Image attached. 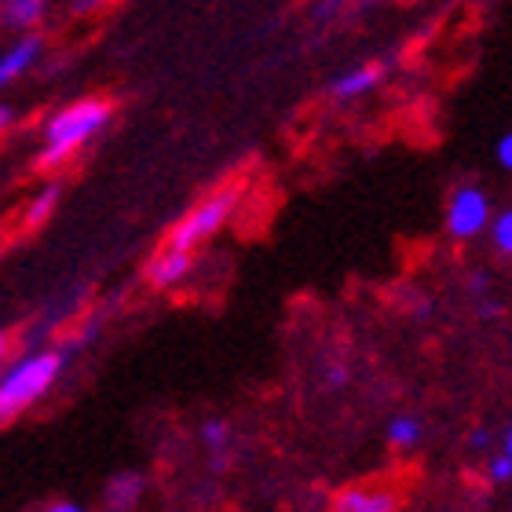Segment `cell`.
Masks as SVG:
<instances>
[{
  "label": "cell",
  "mask_w": 512,
  "mask_h": 512,
  "mask_svg": "<svg viewBox=\"0 0 512 512\" xmlns=\"http://www.w3.org/2000/svg\"><path fill=\"white\" fill-rule=\"evenodd\" d=\"M110 118H114V107L99 96L77 99L70 107L55 110L52 118L44 121V147L37 154V169L52 172L59 165H66L88 139L99 136L110 125Z\"/></svg>",
  "instance_id": "6da1fadb"
},
{
  "label": "cell",
  "mask_w": 512,
  "mask_h": 512,
  "mask_svg": "<svg viewBox=\"0 0 512 512\" xmlns=\"http://www.w3.org/2000/svg\"><path fill=\"white\" fill-rule=\"evenodd\" d=\"M487 480L491 483H509L512 480V458L505 454V450L487 461Z\"/></svg>",
  "instance_id": "5bb4252c"
},
{
  "label": "cell",
  "mask_w": 512,
  "mask_h": 512,
  "mask_svg": "<svg viewBox=\"0 0 512 512\" xmlns=\"http://www.w3.org/2000/svg\"><path fill=\"white\" fill-rule=\"evenodd\" d=\"M330 512H399V494L388 483H348L330 498Z\"/></svg>",
  "instance_id": "5b68a950"
},
{
  "label": "cell",
  "mask_w": 512,
  "mask_h": 512,
  "mask_svg": "<svg viewBox=\"0 0 512 512\" xmlns=\"http://www.w3.org/2000/svg\"><path fill=\"white\" fill-rule=\"evenodd\" d=\"M48 0H0V22L11 33H30L44 19Z\"/></svg>",
  "instance_id": "ba28073f"
},
{
  "label": "cell",
  "mask_w": 512,
  "mask_h": 512,
  "mask_svg": "<svg viewBox=\"0 0 512 512\" xmlns=\"http://www.w3.org/2000/svg\"><path fill=\"white\" fill-rule=\"evenodd\" d=\"M63 370V352H33L4 370L0 377V421L8 425L22 410H30Z\"/></svg>",
  "instance_id": "7a4b0ae2"
},
{
  "label": "cell",
  "mask_w": 512,
  "mask_h": 512,
  "mask_svg": "<svg viewBox=\"0 0 512 512\" xmlns=\"http://www.w3.org/2000/svg\"><path fill=\"white\" fill-rule=\"evenodd\" d=\"M55 198H59V187H44L37 194V202L30 205V213H26V227H41L48 220V213L55 209Z\"/></svg>",
  "instance_id": "4fadbf2b"
},
{
  "label": "cell",
  "mask_w": 512,
  "mask_h": 512,
  "mask_svg": "<svg viewBox=\"0 0 512 512\" xmlns=\"http://www.w3.org/2000/svg\"><path fill=\"white\" fill-rule=\"evenodd\" d=\"M491 198L483 187H458V191L447 198V235L458 238V242H469L480 231H491Z\"/></svg>",
  "instance_id": "277c9868"
},
{
  "label": "cell",
  "mask_w": 512,
  "mask_h": 512,
  "mask_svg": "<svg viewBox=\"0 0 512 512\" xmlns=\"http://www.w3.org/2000/svg\"><path fill=\"white\" fill-rule=\"evenodd\" d=\"M96 4H99V0H74V11H81V15H85V11H92Z\"/></svg>",
  "instance_id": "d6986e66"
},
{
  "label": "cell",
  "mask_w": 512,
  "mask_h": 512,
  "mask_svg": "<svg viewBox=\"0 0 512 512\" xmlns=\"http://www.w3.org/2000/svg\"><path fill=\"white\" fill-rule=\"evenodd\" d=\"M44 512H85L77 502H52Z\"/></svg>",
  "instance_id": "e0dca14e"
},
{
  "label": "cell",
  "mask_w": 512,
  "mask_h": 512,
  "mask_svg": "<svg viewBox=\"0 0 512 512\" xmlns=\"http://www.w3.org/2000/svg\"><path fill=\"white\" fill-rule=\"evenodd\" d=\"M44 52V37L41 33H22L19 41L11 44L8 52L0 55V85H11V81H19L26 70H30Z\"/></svg>",
  "instance_id": "52a82bcc"
},
{
  "label": "cell",
  "mask_w": 512,
  "mask_h": 512,
  "mask_svg": "<svg viewBox=\"0 0 512 512\" xmlns=\"http://www.w3.org/2000/svg\"><path fill=\"white\" fill-rule=\"evenodd\" d=\"M202 439H205V447L213 450H224L227 447V425L224 421H205V428H202Z\"/></svg>",
  "instance_id": "9a60e30c"
},
{
  "label": "cell",
  "mask_w": 512,
  "mask_h": 512,
  "mask_svg": "<svg viewBox=\"0 0 512 512\" xmlns=\"http://www.w3.org/2000/svg\"><path fill=\"white\" fill-rule=\"evenodd\" d=\"M238 205V187H224V191H213L209 198H202V202L194 205L191 213L183 216L180 224L169 231V242L172 246H183V249H194L198 242H205V238H213L220 227L231 220V213H235Z\"/></svg>",
  "instance_id": "3957f363"
},
{
  "label": "cell",
  "mask_w": 512,
  "mask_h": 512,
  "mask_svg": "<svg viewBox=\"0 0 512 512\" xmlns=\"http://www.w3.org/2000/svg\"><path fill=\"white\" fill-rule=\"evenodd\" d=\"M377 81H381V66H377V63L355 66V70H348V74L333 77L330 96H333V99H341V103H348V99L366 96V92H370V88H374Z\"/></svg>",
  "instance_id": "9c48e42d"
},
{
  "label": "cell",
  "mask_w": 512,
  "mask_h": 512,
  "mask_svg": "<svg viewBox=\"0 0 512 512\" xmlns=\"http://www.w3.org/2000/svg\"><path fill=\"white\" fill-rule=\"evenodd\" d=\"M384 436L395 450H410L421 443V417L417 414H395L384 428Z\"/></svg>",
  "instance_id": "30bf717a"
},
{
  "label": "cell",
  "mask_w": 512,
  "mask_h": 512,
  "mask_svg": "<svg viewBox=\"0 0 512 512\" xmlns=\"http://www.w3.org/2000/svg\"><path fill=\"white\" fill-rule=\"evenodd\" d=\"M491 242L502 256H512V205L491 220Z\"/></svg>",
  "instance_id": "7c38bea8"
},
{
  "label": "cell",
  "mask_w": 512,
  "mask_h": 512,
  "mask_svg": "<svg viewBox=\"0 0 512 512\" xmlns=\"http://www.w3.org/2000/svg\"><path fill=\"white\" fill-rule=\"evenodd\" d=\"M502 450H505V454H509V458H512V425L505 428V436H502Z\"/></svg>",
  "instance_id": "ffe728a7"
},
{
  "label": "cell",
  "mask_w": 512,
  "mask_h": 512,
  "mask_svg": "<svg viewBox=\"0 0 512 512\" xmlns=\"http://www.w3.org/2000/svg\"><path fill=\"white\" fill-rule=\"evenodd\" d=\"M498 165L512 172V132H505V136L498 139Z\"/></svg>",
  "instance_id": "2e32d148"
},
{
  "label": "cell",
  "mask_w": 512,
  "mask_h": 512,
  "mask_svg": "<svg viewBox=\"0 0 512 512\" xmlns=\"http://www.w3.org/2000/svg\"><path fill=\"white\" fill-rule=\"evenodd\" d=\"M472 447H476V450L491 447V436H487V432H476V436H472Z\"/></svg>",
  "instance_id": "ac0fdd59"
},
{
  "label": "cell",
  "mask_w": 512,
  "mask_h": 512,
  "mask_svg": "<svg viewBox=\"0 0 512 512\" xmlns=\"http://www.w3.org/2000/svg\"><path fill=\"white\" fill-rule=\"evenodd\" d=\"M139 487H143V480H139L136 472H125V476H118V480H110L107 505H110L114 512H125L128 505H136Z\"/></svg>",
  "instance_id": "8fae6325"
},
{
  "label": "cell",
  "mask_w": 512,
  "mask_h": 512,
  "mask_svg": "<svg viewBox=\"0 0 512 512\" xmlns=\"http://www.w3.org/2000/svg\"><path fill=\"white\" fill-rule=\"evenodd\" d=\"M191 264H194L191 249H183V246H172V242H165V246H161L158 253L150 256V264H147V282H150V286H158V289H169V286H176V282H183V278H187Z\"/></svg>",
  "instance_id": "8992f818"
}]
</instances>
